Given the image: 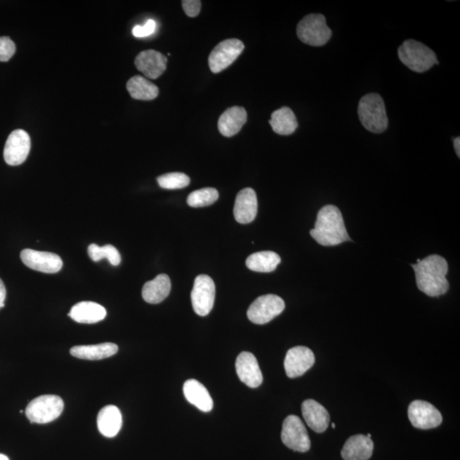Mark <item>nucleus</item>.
I'll return each instance as SVG.
<instances>
[{"label":"nucleus","instance_id":"obj_16","mask_svg":"<svg viewBox=\"0 0 460 460\" xmlns=\"http://www.w3.org/2000/svg\"><path fill=\"white\" fill-rule=\"evenodd\" d=\"M135 65L147 78L156 80L167 69V58L157 51H143L135 58Z\"/></svg>","mask_w":460,"mask_h":460},{"label":"nucleus","instance_id":"obj_26","mask_svg":"<svg viewBox=\"0 0 460 460\" xmlns=\"http://www.w3.org/2000/svg\"><path fill=\"white\" fill-rule=\"evenodd\" d=\"M270 124L274 133L281 135H292L299 126L295 115L288 107H284L273 112Z\"/></svg>","mask_w":460,"mask_h":460},{"label":"nucleus","instance_id":"obj_17","mask_svg":"<svg viewBox=\"0 0 460 460\" xmlns=\"http://www.w3.org/2000/svg\"><path fill=\"white\" fill-rule=\"evenodd\" d=\"M258 199L256 192L251 188L240 190L236 195L233 215L241 224H250L258 213Z\"/></svg>","mask_w":460,"mask_h":460},{"label":"nucleus","instance_id":"obj_21","mask_svg":"<svg viewBox=\"0 0 460 460\" xmlns=\"http://www.w3.org/2000/svg\"><path fill=\"white\" fill-rule=\"evenodd\" d=\"M107 315L104 306L94 302L84 301L74 305L69 313V316L74 322L82 324H94L101 322Z\"/></svg>","mask_w":460,"mask_h":460},{"label":"nucleus","instance_id":"obj_2","mask_svg":"<svg viewBox=\"0 0 460 460\" xmlns=\"http://www.w3.org/2000/svg\"><path fill=\"white\" fill-rule=\"evenodd\" d=\"M310 233L312 238L324 247L338 246L352 240L340 210L333 205H327L319 211L315 228Z\"/></svg>","mask_w":460,"mask_h":460},{"label":"nucleus","instance_id":"obj_12","mask_svg":"<svg viewBox=\"0 0 460 460\" xmlns=\"http://www.w3.org/2000/svg\"><path fill=\"white\" fill-rule=\"evenodd\" d=\"M30 149L31 140L29 135L24 130H16L7 139L3 158L7 164L16 167L27 160Z\"/></svg>","mask_w":460,"mask_h":460},{"label":"nucleus","instance_id":"obj_14","mask_svg":"<svg viewBox=\"0 0 460 460\" xmlns=\"http://www.w3.org/2000/svg\"><path fill=\"white\" fill-rule=\"evenodd\" d=\"M315 357L311 349L296 346L286 353L284 367L286 375L291 379L304 375L314 365Z\"/></svg>","mask_w":460,"mask_h":460},{"label":"nucleus","instance_id":"obj_37","mask_svg":"<svg viewBox=\"0 0 460 460\" xmlns=\"http://www.w3.org/2000/svg\"><path fill=\"white\" fill-rule=\"evenodd\" d=\"M0 460H9V459L6 455L0 454Z\"/></svg>","mask_w":460,"mask_h":460},{"label":"nucleus","instance_id":"obj_29","mask_svg":"<svg viewBox=\"0 0 460 460\" xmlns=\"http://www.w3.org/2000/svg\"><path fill=\"white\" fill-rule=\"evenodd\" d=\"M88 254L94 262H99L101 259L106 258L113 266H118L122 262L119 251L112 245L104 247L97 246L96 244L90 245Z\"/></svg>","mask_w":460,"mask_h":460},{"label":"nucleus","instance_id":"obj_28","mask_svg":"<svg viewBox=\"0 0 460 460\" xmlns=\"http://www.w3.org/2000/svg\"><path fill=\"white\" fill-rule=\"evenodd\" d=\"M126 88L135 100L151 101L159 95V88L147 79L135 75L127 82Z\"/></svg>","mask_w":460,"mask_h":460},{"label":"nucleus","instance_id":"obj_1","mask_svg":"<svg viewBox=\"0 0 460 460\" xmlns=\"http://www.w3.org/2000/svg\"><path fill=\"white\" fill-rule=\"evenodd\" d=\"M416 275L418 289L429 297L443 295L450 289V282L446 274L448 265L446 259L439 255L428 256L423 260H418L412 265Z\"/></svg>","mask_w":460,"mask_h":460},{"label":"nucleus","instance_id":"obj_27","mask_svg":"<svg viewBox=\"0 0 460 460\" xmlns=\"http://www.w3.org/2000/svg\"><path fill=\"white\" fill-rule=\"evenodd\" d=\"M281 257L277 252L263 251L249 256L246 265L249 270L260 273H270L280 265Z\"/></svg>","mask_w":460,"mask_h":460},{"label":"nucleus","instance_id":"obj_20","mask_svg":"<svg viewBox=\"0 0 460 460\" xmlns=\"http://www.w3.org/2000/svg\"><path fill=\"white\" fill-rule=\"evenodd\" d=\"M373 442L368 436H350L343 447L341 455L345 460H368L373 452Z\"/></svg>","mask_w":460,"mask_h":460},{"label":"nucleus","instance_id":"obj_33","mask_svg":"<svg viewBox=\"0 0 460 460\" xmlns=\"http://www.w3.org/2000/svg\"><path fill=\"white\" fill-rule=\"evenodd\" d=\"M156 22L152 19L146 22L143 26L137 25L133 29V35L135 38H145L153 35L156 32Z\"/></svg>","mask_w":460,"mask_h":460},{"label":"nucleus","instance_id":"obj_24","mask_svg":"<svg viewBox=\"0 0 460 460\" xmlns=\"http://www.w3.org/2000/svg\"><path fill=\"white\" fill-rule=\"evenodd\" d=\"M122 416L118 407L113 405L104 406L97 416V427L101 435L115 437L122 429Z\"/></svg>","mask_w":460,"mask_h":460},{"label":"nucleus","instance_id":"obj_8","mask_svg":"<svg viewBox=\"0 0 460 460\" xmlns=\"http://www.w3.org/2000/svg\"><path fill=\"white\" fill-rule=\"evenodd\" d=\"M282 443L293 451L305 452L311 450V442L307 429L296 416H289L284 422Z\"/></svg>","mask_w":460,"mask_h":460},{"label":"nucleus","instance_id":"obj_15","mask_svg":"<svg viewBox=\"0 0 460 460\" xmlns=\"http://www.w3.org/2000/svg\"><path fill=\"white\" fill-rule=\"evenodd\" d=\"M237 375L241 382L250 388H258L263 383V375L260 370L257 358L250 352H241L236 363Z\"/></svg>","mask_w":460,"mask_h":460},{"label":"nucleus","instance_id":"obj_39","mask_svg":"<svg viewBox=\"0 0 460 460\" xmlns=\"http://www.w3.org/2000/svg\"><path fill=\"white\" fill-rule=\"evenodd\" d=\"M368 436L369 437V438H371V434H368Z\"/></svg>","mask_w":460,"mask_h":460},{"label":"nucleus","instance_id":"obj_6","mask_svg":"<svg viewBox=\"0 0 460 460\" xmlns=\"http://www.w3.org/2000/svg\"><path fill=\"white\" fill-rule=\"evenodd\" d=\"M63 409L64 402L58 395H43L29 402L25 413L31 423L47 424L59 418Z\"/></svg>","mask_w":460,"mask_h":460},{"label":"nucleus","instance_id":"obj_25","mask_svg":"<svg viewBox=\"0 0 460 460\" xmlns=\"http://www.w3.org/2000/svg\"><path fill=\"white\" fill-rule=\"evenodd\" d=\"M118 346L113 343H104L95 345L74 346L70 350L72 356L84 360H101L114 356L118 352Z\"/></svg>","mask_w":460,"mask_h":460},{"label":"nucleus","instance_id":"obj_7","mask_svg":"<svg viewBox=\"0 0 460 460\" xmlns=\"http://www.w3.org/2000/svg\"><path fill=\"white\" fill-rule=\"evenodd\" d=\"M285 307V302L281 297L267 294L258 297L250 305L247 311V318L252 323L263 325L281 315Z\"/></svg>","mask_w":460,"mask_h":460},{"label":"nucleus","instance_id":"obj_22","mask_svg":"<svg viewBox=\"0 0 460 460\" xmlns=\"http://www.w3.org/2000/svg\"><path fill=\"white\" fill-rule=\"evenodd\" d=\"M184 397L202 412L208 413L213 409V401L208 391L196 379H188L183 386Z\"/></svg>","mask_w":460,"mask_h":460},{"label":"nucleus","instance_id":"obj_4","mask_svg":"<svg viewBox=\"0 0 460 460\" xmlns=\"http://www.w3.org/2000/svg\"><path fill=\"white\" fill-rule=\"evenodd\" d=\"M400 61L416 73H425L438 64L436 56L424 44L413 40H406L398 49Z\"/></svg>","mask_w":460,"mask_h":460},{"label":"nucleus","instance_id":"obj_10","mask_svg":"<svg viewBox=\"0 0 460 460\" xmlns=\"http://www.w3.org/2000/svg\"><path fill=\"white\" fill-rule=\"evenodd\" d=\"M244 49L243 41L239 40L229 39L222 41L217 44L209 56L211 71L214 74H218L227 69L243 54Z\"/></svg>","mask_w":460,"mask_h":460},{"label":"nucleus","instance_id":"obj_35","mask_svg":"<svg viewBox=\"0 0 460 460\" xmlns=\"http://www.w3.org/2000/svg\"><path fill=\"white\" fill-rule=\"evenodd\" d=\"M6 297V288L1 279H0V309L5 306Z\"/></svg>","mask_w":460,"mask_h":460},{"label":"nucleus","instance_id":"obj_9","mask_svg":"<svg viewBox=\"0 0 460 460\" xmlns=\"http://www.w3.org/2000/svg\"><path fill=\"white\" fill-rule=\"evenodd\" d=\"M215 296L216 286L213 279L206 274L198 275L191 293L192 305L196 314L201 316L208 315L213 310Z\"/></svg>","mask_w":460,"mask_h":460},{"label":"nucleus","instance_id":"obj_13","mask_svg":"<svg viewBox=\"0 0 460 460\" xmlns=\"http://www.w3.org/2000/svg\"><path fill=\"white\" fill-rule=\"evenodd\" d=\"M21 259L30 269L47 274L58 273L63 265V260L58 255L52 252L32 250V249L22 250Z\"/></svg>","mask_w":460,"mask_h":460},{"label":"nucleus","instance_id":"obj_38","mask_svg":"<svg viewBox=\"0 0 460 460\" xmlns=\"http://www.w3.org/2000/svg\"><path fill=\"white\" fill-rule=\"evenodd\" d=\"M331 427H333L334 429H335V427H336V425H335L334 423V424H331Z\"/></svg>","mask_w":460,"mask_h":460},{"label":"nucleus","instance_id":"obj_31","mask_svg":"<svg viewBox=\"0 0 460 460\" xmlns=\"http://www.w3.org/2000/svg\"><path fill=\"white\" fill-rule=\"evenodd\" d=\"M157 182L165 190H180L190 186V179L186 173L171 172L158 176Z\"/></svg>","mask_w":460,"mask_h":460},{"label":"nucleus","instance_id":"obj_11","mask_svg":"<svg viewBox=\"0 0 460 460\" xmlns=\"http://www.w3.org/2000/svg\"><path fill=\"white\" fill-rule=\"evenodd\" d=\"M409 418L413 427L429 429L437 427L443 422L442 414L431 403L413 401L409 406Z\"/></svg>","mask_w":460,"mask_h":460},{"label":"nucleus","instance_id":"obj_36","mask_svg":"<svg viewBox=\"0 0 460 460\" xmlns=\"http://www.w3.org/2000/svg\"><path fill=\"white\" fill-rule=\"evenodd\" d=\"M454 149L456 154H457L458 157H460V138H457L454 139Z\"/></svg>","mask_w":460,"mask_h":460},{"label":"nucleus","instance_id":"obj_30","mask_svg":"<svg viewBox=\"0 0 460 460\" xmlns=\"http://www.w3.org/2000/svg\"><path fill=\"white\" fill-rule=\"evenodd\" d=\"M220 197V194L216 188H204L201 190L192 192L188 196L187 203L188 205L195 208L199 207H205L213 205L216 202Z\"/></svg>","mask_w":460,"mask_h":460},{"label":"nucleus","instance_id":"obj_23","mask_svg":"<svg viewBox=\"0 0 460 460\" xmlns=\"http://www.w3.org/2000/svg\"><path fill=\"white\" fill-rule=\"evenodd\" d=\"M171 288V280L168 275L161 274L154 280L146 282L142 288V295L147 303L157 304L167 299Z\"/></svg>","mask_w":460,"mask_h":460},{"label":"nucleus","instance_id":"obj_3","mask_svg":"<svg viewBox=\"0 0 460 460\" xmlns=\"http://www.w3.org/2000/svg\"><path fill=\"white\" fill-rule=\"evenodd\" d=\"M358 115L365 129L372 133H382L388 128L389 120L386 105L379 94L369 93L361 97L358 105Z\"/></svg>","mask_w":460,"mask_h":460},{"label":"nucleus","instance_id":"obj_19","mask_svg":"<svg viewBox=\"0 0 460 460\" xmlns=\"http://www.w3.org/2000/svg\"><path fill=\"white\" fill-rule=\"evenodd\" d=\"M302 413L310 428L318 433H322L328 428L330 416L327 410L315 400L309 399L302 404Z\"/></svg>","mask_w":460,"mask_h":460},{"label":"nucleus","instance_id":"obj_18","mask_svg":"<svg viewBox=\"0 0 460 460\" xmlns=\"http://www.w3.org/2000/svg\"><path fill=\"white\" fill-rule=\"evenodd\" d=\"M247 120V113L243 107L233 106L222 113L218 120V130L226 138L238 134Z\"/></svg>","mask_w":460,"mask_h":460},{"label":"nucleus","instance_id":"obj_34","mask_svg":"<svg viewBox=\"0 0 460 460\" xmlns=\"http://www.w3.org/2000/svg\"><path fill=\"white\" fill-rule=\"evenodd\" d=\"M182 6L188 17H196L201 13L202 2L199 0H183Z\"/></svg>","mask_w":460,"mask_h":460},{"label":"nucleus","instance_id":"obj_32","mask_svg":"<svg viewBox=\"0 0 460 460\" xmlns=\"http://www.w3.org/2000/svg\"><path fill=\"white\" fill-rule=\"evenodd\" d=\"M16 52V44L8 37H0V62H7Z\"/></svg>","mask_w":460,"mask_h":460},{"label":"nucleus","instance_id":"obj_5","mask_svg":"<svg viewBox=\"0 0 460 460\" xmlns=\"http://www.w3.org/2000/svg\"><path fill=\"white\" fill-rule=\"evenodd\" d=\"M297 35L302 42L311 47H322L330 40L331 30L322 14H311L302 19L297 27Z\"/></svg>","mask_w":460,"mask_h":460}]
</instances>
